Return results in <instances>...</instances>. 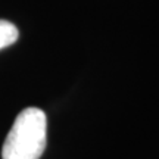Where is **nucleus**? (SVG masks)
I'll return each instance as SVG.
<instances>
[{"mask_svg":"<svg viewBox=\"0 0 159 159\" xmlns=\"http://www.w3.org/2000/svg\"><path fill=\"white\" fill-rule=\"evenodd\" d=\"M19 37V31L12 22L0 19V50L12 46Z\"/></svg>","mask_w":159,"mask_h":159,"instance_id":"2","label":"nucleus"},{"mask_svg":"<svg viewBox=\"0 0 159 159\" xmlns=\"http://www.w3.org/2000/svg\"><path fill=\"white\" fill-rule=\"evenodd\" d=\"M47 144V118L39 108L19 112L2 148V159H40Z\"/></svg>","mask_w":159,"mask_h":159,"instance_id":"1","label":"nucleus"}]
</instances>
